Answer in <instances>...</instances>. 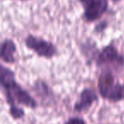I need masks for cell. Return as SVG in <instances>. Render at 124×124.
<instances>
[{"label": "cell", "mask_w": 124, "mask_h": 124, "mask_svg": "<svg viewBox=\"0 0 124 124\" xmlns=\"http://www.w3.org/2000/svg\"><path fill=\"white\" fill-rule=\"evenodd\" d=\"M0 79L6 101L9 106L19 104L31 109L38 107L36 100L16 82L15 73L4 65L0 66Z\"/></svg>", "instance_id": "1"}, {"label": "cell", "mask_w": 124, "mask_h": 124, "mask_svg": "<svg viewBox=\"0 0 124 124\" xmlns=\"http://www.w3.org/2000/svg\"><path fill=\"white\" fill-rule=\"evenodd\" d=\"M98 90L104 100L111 103L124 100V84L117 83L110 70L105 69L100 73L98 78Z\"/></svg>", "instance_id": "2"}, {"label": "cell", "mask_w": 124, "mask_h": 124, "mask_svg": "<svg viewBox=\"0 0 124 124\" xmlns=\"http://www.w3.org/2000/svg\"><path fill=\"white\" fill-rule=\"evenodd\" d=\"M26 48L32 50L39 57L45 59H52L57 54L58 51L54 43L42 38L33 35H28L25 39Z\"/></svg>", "instance_id": "3"}, {"label": "cell", "mask_w": 124, "mask_h": 124, "mask_svg": "<svg viewBox=\"0 0 124 124\" xmlns=\"http://www.w3.org/2000/svg\"><path fill=\"white\" fill-rule=\"evenodd\" d=\"M94 61L99 67L110 66L120 68L124 66V56L119 53L114 44L110 43L98 51Z\"/></svg>", "instance_id": "4"}, {"label": "cell", "mask_w": 124, "mask_h": 124, "mask_svg": "<svg viewBox=\"0 0 124 124\" xmlns=\"http://www.w3.org/2000/svg\"><path fill=\"white\" fill-rule=\"evenodd\" d=\"M83 7V18L86 22H93L103 16L109 7L108 0H79Z\"/></svg>", "instance_id": "5"}, {"label": "cell", "mask_w": 124, "mask_h": 124, "mask_svg": "<svg viewBox=\"0 0 124 124\" xmlns=\"http://www.w3.org/2000/svg\"><path fill=\"white\" fill-rule=\"evenodd\" d=\"M99 99L98 93L94 89L85 88L80 93L79 99L74 105V110L77 112H83L88 110Z\"/></svg>", "instance_id": "6"}, {"label": "cell", "mask_w": 124, "mask_h": 124, "mask_svg": "<svg viewBox=\"0 0 124 124\" xmlns=\"http://www.w3.org/2000/svg\"><path fill=\"white\" fill-rule=\"evenodd\" d=\"M16 45L15 42L6 38L1 44V60L8 64H14L16 61Z\"/></svg>", "instance_id": "7"}, {"label": "cell", "mask_w": 124, "mask_h": 124, "mask_svg": "<svg viewBox=\"0 0 124 124\" xmlns=\"http://www.w3.org/2000/svg\"><path fill=\"white\" fill-rule=\"evenodd\" d=\"M34 90L36 93L39 97L42 98H48L49 96V93H52L49 87L43 81H38L36 82L34 85Z\"/></svg>", "instance_id": "8"}, {"label": "cell", "mask_w": 124, "mask_h": 124, "mask_svg": "<svg viewBox=\"0 0 124 124\" xmlns=\"http://www.w3.org/2000/svg\"><path fill=\"white\" fill-rule=\"evenodd\" d=\"M9 114L12 116V118L15 119V120L21 119L25 116L24 110L22 108H21V107H19L17 105L9 106Z\"/></svg>", "instance_id": "9"}, {"label": "cell", "mask_w": 124, "mask_h": 124, "mask_svg": "<svg viewBox=\"0 0 124 124\" xmlns=\"http://www.w3.org/2000/svg\"><path fill=\"white\" fill-rule=\"evenodd\" d=\"M108 26V22L106 21H100L99 22L98 24L96 25V26L94 27V32L96 33H101L105 31V29L107 28Z\"/></svg>", "instance_id": "10"}, {"label": "cell", "mask_w": 124, "mask_h": 124, "mask_svg": "<svg viewBox=\"0 0 124 124\" xmlns=\"http://www.w3.org/2000/svg\"><path fill=\"white\" fill-rule=\"evenodd\" d=\"M64 124H86L85 121L81 117H71L69 118Z\"/></svg>", "instance_id": "11"}, {"label": "cell", "mask_w": 124, "mask_h": 124, "mask_svg": "<svg viewBox=\"0 0 124 124\" xmlns=\"http://www.w3.org/2000/svg\"><path fill=\"white\" fill-rule=\"evenodd\" d=\"M113 2H119V1H121V0H112Z\"/></svg>", "instance_id": "12"}, {"label": "cell", "mask_w": 124, "mask_h": 124, "mask_svg": "<svg viewBox=\"0 0 124 124\" xmlns=\"http://www.w3.org/2000/svg\"><path fill=\"white\" fill-rule=\"evenodd\" d=\"M21 1H29V0H21Z\"/></svg>", "instance_id": "13"}]
</instances>
